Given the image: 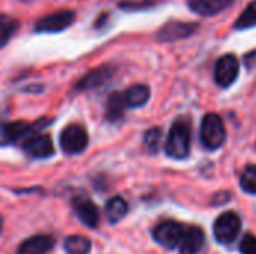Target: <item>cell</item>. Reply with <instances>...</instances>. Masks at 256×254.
<instances>
[{
	"mask_svg": "<svg viewBox=\"0 0 256 254\" xmlns=\"http://www.w3.org/2000/svg\"><path fill=\"white\" fill-rule=\"evenodd\" d=\"M165 153L172 159H186L190 153V127L186 121L177 120L170 133L165 144Z\"/></svg>",
	"mask_w": 256,
	"mask_h": 254,
	"instance_id": "obj_1",
	"label": "cell"
},
{
	"mask_svg": "<svg viewBox=\"0 0 256 254\" xmlns=\"http://www.w3.org/2000/svg\"><path fill=\"white\" fill-rule=\"evenodd\" d=\"M226 132L222 118L218 114H207L201 124V141L208 150H218L224 145Z\"/></svg>",
	"mask_w": 256,
	"mask_h": 254,
	"instance_id": "obj_2",
	"label": "cell"
},
{
	"mask_svg": "<svg viewBox=\"0 0 256 254\" xmlns=\"http://www.w3.org/2000/svg\"><path fill=\"white\" fill-rule=\"evenodd\" d=\"M242 229V219L237 213L228 211L218 217L213 226L214 238L220 244H231L236 241Z\"/></svg>",
	"mask_w": 256,
	"mask_h": 254,
	"instance_id": "obj_3",
	"label": "cell"
},
{
	"mask_svg": "<svg viewBox=\"0 0 256 254\" xmlns=\"http://www.w3.org/2000/svg\"><path fill=\"white\" fill-rule=\"evenodd\" d=\"M75 16L76 13L70 9L52 12L50 15L42 16L34 24V31L36 33H60L74 24Z\"/></svg>",
	"mask_w": 256,
	"mask_h": 254,
	"instance_id": "obj_4",
	"label": "cell"
},
{
	"mask_svg": "<svg viewBox=\"0 0 256 254\" xmlns=\"http://www.w3.org/2000/svg\"><path fill=\"white\" fill-rule=\"evenodd\" d=\"M88 135L80 124H69L60 135V147L66 154H80L87 148Z\"/></svg>",
	"mask_w": 256,
	"mask_h": 254,
	"instance_id": "obj_5",
	"label": "cell"
},
{
	"mask_svg": "<svg viewBox=\"0 0 256 254\" xmlns=\"http://www.w3.org/2000/svg\"><path fill=\"white\" fill-rule=\"evenodd\" d=\"M184 234V228L182 223L178 222H172V220H165L160 222L154 229H153V237L154 240L165 249H176L180 246L182 238Z\"/></svg>",
	"mask_w": 256,
	"mask_h": 254,
	"instance_id": "obj_6",
	"label": "cell"
},
{
	"mask_svg": "<svg viewBox=\"0 0 256 254\" xmlns=\"http://www.w3.org/2000/svg\"><path fill=\"white\" fill-rule=\"evenodd\" d=\"M240 63L238 58L234 54H225L222 55L214 66V81L219 87L226 88L234 84V81L238 76Z\"/></svg>",
	"mask_w": 256,
	"mask_h": 254,
	"instance_id": "obj_7",
	"label": "cell"
},
{
	"mask_svg": "<svg viewBox=\"0 0 256 254\" xmlns=\"http://www.w3.org/2000/svg\"><path fill=\"white\" fill-rule=\"evenodd\" d=\"M200 27L198 22H186V21H168L165 22L158 31V40L160 42H176L180 39H186L192 36L196 28Z\"/></svg>",
	"mask_w": 256,
	"mask_h": 254,
	"instance_id": "obj_8",
	"label": "cell"
},
{
	"mask_svg": "<svg viewBox=\"0 0 256 254\" xmlns=\"http://www.w3.org/2000/svg\"><path fill=\"white\" fill-rule=\"evenodd\" d=\"M22 150L33 159H46L54 154V145L50 135L39 133L28 136L22 142Z\"/></svg>",
	"mask_w": 256,
	"mask_h": 254,
	"instance_id": "obj_9",
	"label": "cell"
},
{
	"mask_svg": "<svg viewBox=\"0 0 256 254\" xmlns=\"http://www.w3.org/2000/svg\"><path fill=\"white\" fill-rule=\"evenodd\" d=\"M74 210L78 220L90 229H96L99 225V211L96 205L86 196L76 198L74 201Z\"/></svg>",
	"mask_w": 256,
	"mask_h": 254,
	"instance_id": "obj_10",
	"label": "cell"
},
{
	"mask_svg": "<svg viewBox=\"0 0 256 254\" xmlns=\"http://www.w3.org/2000/svg\"><path fill=\"white\" fill-rule=\"evenodd\" d=\"M236 0H188L189 9L200 16H213L230 7Z\"/></svg>",
	"mask_w": 256,
	"mask_h": 254,
	"instance_id": "obj_11",
	"label": "cell"
},
{
	"mask_svg": "<svg viewBox=\"0 0 256 254\" xmlns=\"http://www.w3.org/2000/svg\"><path fill=\"white\" fill-rule=\"evenodd\" d=\"M114 75V67L112 66H99L93 70H90L87 75H84L80 82L76 84L78 90H92L96 87H100L106 81L111 79Z\"/></svg>",
	"mask_w": 256,
	"mask_h": 254,
	"instance_id": "obj_12",
	"label": "cell"
},
{
	"mask_svg": "<svg viewBox=\"0 0 256 254\" xmlns=\"http://www.w3.org/2000/svg\"><path fill=\"white\" fill-rule=\"evenodd\" d=\"M206 235L198 226H192L184 229L182 243L178 246L180 254H198L204 247Z\"/></svg>",
	"mask_w": 256,
	"mask_h": 254,
	"instance_id": "obj_13",
	"label": "cell"
},
{
	"mask_svg": "<svg viewBox=\"0 0 256 254\" xmlns=\"http://www.w3.org/2000/svg\"><path fill=\"white\" fill-rule=\"evenodd\" d=\"M56 241L50 235H36L28 240H26L16 250L18 254H48Z\"/></svg>",
	"mask_w": 256,
	"mask_h": 254,
	"instance_id": "obj_14",
	"label": "cell"
},
{
	"mask_svg": "<svg viewBox=\"0 0 256 254\" xmlns=\"http://www.w3.org/2000/svg\"><path fill=\"white\" fill-rule=\"evenodd\" d=\"M32 129H33V126L26 121L6 123V124H3V130H2V144L3 145L14 144L16 141H20L21 138L27 136L32 132Z\"/></svg>",
	"mask_w": 256,
	"mask_h": 254,
	"instance_id": "obj_15",
	"label": "cell"
},
{
	"mask_svg": "<svg viewBox=\"0 0 256 254\" xmlns=\"http://www.w3.org/2000/svg\"><path fill=\"white\" fill-rule=\"evenodd\" d=\"M124 102L128 108H140L146 105L150 99V88L144 84H136L129 87L126 91H123Z\"/></svg>",
	"mask_w": 256,
	"mask_h": 254,
	"instance_id": "obj_16",
	"label": "cell"
},
{
	"mask_svg": "<svg viewBox=\"0 0 256 254\" xmlns=\"http://www.w3.org/2000/svg\"><path fill=\"white\" fill-rule=\"evenodd\" d=\"M105 213H106V217L111 223H117L128 214V204L123 198L114 196L106 202Z\"/></svg>",
	"mask_w": 256,
	"mask_h": 254,
	"instance_id": "obj_17",
	"label": "cell"
},
{
	"mask_svg": "<svg viewBox=\"0 0 256 254\" xmlns=\"http://www.w3.org/2000/svg\"><path fill=\"white\" fill-rule=\"evenodd\" d=\"M126 108L128 105L124 102L123 93H118V91L111 93L106 102V118H110L111 121L118 120L124 114Z\"/></svg>",
	"mask_w": 256,
	"mask_h": 254,
	"instance_id": "obj_18",
	"label": "cell"
},
{
	"mask_svg": "<svg viewBox=\"0 0 256 254\" xmlns=\"http://www.w3.org/2000/svg\"><path fill=\"white\" fill-rule=\"evenodd\" d=\"M63 249L66 254H88L92 250V243L86 237L72 235L64 240Z\"/></svg>",
	"mask_w": 256,
	"mask_h": 254,
	"instance_id": "obj_19",
	"label": "cell"
},
{
	"mask_svg": "<svg viewBox=\"0 0 256 254\" xmlns=\"http://www.w3.org/2000/svg\"><path fill=\"white\" fill-rule=\"evenodd\" d=\"M252 27H256V0H252L244 7V10L240 13V16L234 22L236 30H248Z\"/></svg>",
	"mask_w": 256,
	"mask_h": 254,
	"instance_id": "obj_20",
	"label": "cell"
},
{
	"mask_svg": "<svg viewBox=\"0 0 256 254\" xmlns=\"http://www.w3.org/2000/svg\"><path fill=\"white\" fill-rule=\"evenodd\" d=\"M18 21L14 18H9L6 15L0 16V43L2 46H4L8 43V40L15 34V31L18 30Z\"/></svg>",
	"mask_w": 256,
	"mask_h": 254,
	"instance_id": "obj_21",
	"label": "cell"
},
{
	"mask_svg": "<svg viewBox=\"0 0 256 254\" xmlns=\"http://www.w3.org/2000/svg\"><path fill=\"white\" fill-rule=\"evenodd\" d=\"M240 187L249 195H256V166H246L240 177Z\"/></svg>",
	"mask_w": 256,
	"mask_h": 254,
	"instance_id": "obj_22",
	"label": "cell"
},
{
	"mask_svg": "<svg viewBox=\"0 0 256 254\" xmlns=\"http://www.w3.org/2000/svg\"><path fill=\"white\" fill-rule=\"evenodd\" d=\"M162 130L159 127H153L144 133V145L148 150V153H158L160 145Z\"/></svg>",
	"mask_w": 256,
	"mask_h": 254,
	"instance_id": "obj_23",
	"label": "cell"
},
{
	"mask_svg": "<svg viewBox=\"0 0 256 254\" xmlns=\"http://www.w3.org/2000/svg\"><path fill=\"white\" fill-rule=\"evenodd\" d=\"M242 254H256V237L252 234H246L240 244Z\"/></svg>",
	"mask_w": 256,
	"mask_h": 254,
	"instance_id": "obj_24",
	"label": "cell"
},
{
	"mask_svg": "<svg viewBox=\"0 0 256 254\" xmlns=\"http://www.w3.org/2000/svg\"><path fill=\"white\" fill-rule=\"evenodd\" d=\"M22 1H28V0H22Z\"/></svg>",
	"mask_w": 256,
	"mask_h": 254,
	"instance_id": "obj_25",
	"label": "cell"
}]
</instances>
